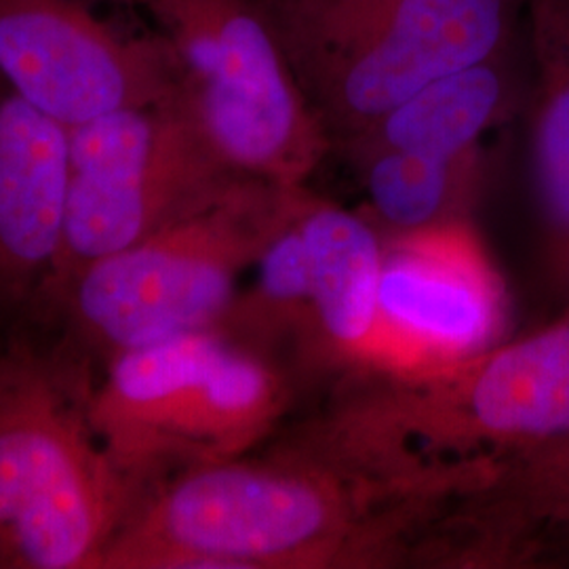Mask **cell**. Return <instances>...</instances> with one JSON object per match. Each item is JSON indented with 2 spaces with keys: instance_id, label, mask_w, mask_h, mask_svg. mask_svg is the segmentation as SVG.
I'll use <instances>...</instances> for the list:
<instances>
[{
  "instance_id": "1",
  "label": "cell",
  "mask_w": 569,
  "mask_h": 569,
  "mask_svg": "<svg viewBox=\"0 0 569 569\" xmlns=\"http://www.w3.org/2000/svg\"><path fill=\"white\" fill-rule=\"evenodd\" d=\"M397 489L300 443L266 458L183 468L146 489L96 569H270L390 559L397 523L373 517Z\"/></svg>"
},
{
  "instance_id": "2",
  "label": "cell",
  "mask_w": 569,
  "mask_h": 569,
  "mask_svg": "<svg viewBox=\"0 0 569 569\" xmlns=\"http://www.w3.org/2000/svg\"><path fill=\"white\" fill-rule=\"evenodd\" d=\"M346 467L407 489L467 491L515 453L569 437V312L427 373H385L315 427Z\"/></svg>"
},
{
  "instance_id": "3",
  "label": "cell",
  "mask_w": 569,
  "mask_h": 569,
  "mask_svg": "<svg viewBox=\"0 0 569 569\" xmlns=\"http://www.w3.org/2000/svg\"><path fill=\"white\" fill-rule=\"evenodd\" d=\"M98 376L63 340L0 346V568L96 569L142 498L91 422Z\"/></svg>"
},
{
  "instance_id": "4",
  "label": "cell",
  "mask_w": 569,
  "mask_h": 569,
  "mask_svg": "<svg viewBox=\"0 0 569 569\" xmlns=\"http://www.w3.org/2000/svg\"><path fill=\"white\" fill-rule=\"evenodd\" d=\"M342 146L449 72L510 51L526 0H260Z\"/></svg>"
},
{
  "instance_id": "5",
  "label": "cell",
  "mask_w": 569,
  "mask_h": 569,
  "mask_svg": "<svg viewBox=\"0 0 569 569\" xmlns=\"http://www.w3.org/2000/svg\"><path fill=\"white\" fill-rule=\"evenodd\" d=\"M241 178L213 201L81 270L42 310L93 366L222 323L239 279L281 224L289 190Z\"/></svg>"
},
{
  "instance_id": "6",
  "label": "cell",
  "mask_w": 569,
  "mask_h": 569,
  "mask_svg": "<svg viewBox=\"0 0 569 569\" xmlns=\"http://www.w3.org/2000/svg\"><path fill=\"white\" fill-rule=\"evenodd\" d=\"M287 407L277 359L211 327L112 357L96 380L91 422L143 496L183 468L249 453Z\"/></svg>"
},
{
  "instance_id": "7",
  "label": "cell",
  "mask_w": 569,
  "mask_h": 569,
  "mask_svg": "<svg viewBox=\"0 0 569 569\" xmlns=\"http://www.w3.org/2000/svg\"><path fill=\"white\" fill-rule=\"evenodd\" d=\"M146 13L178 63V98L237 176L305 186L331 152L260 0H119Z\"/></svg>"
},
{
  "instance_id": "8",
  "label": "cell",
  "mask_w": 569,
  "mask_h": 569,
  "mask_svg": "<svg viewBox=\"0 0 569 569\" xmlns=\"http://www.w3.org/2000/svg\"><path fill=\"white\" fill-rule=\"evenodd\" d=\"M237 180L178 96L70 127L60 251L30 305L47 310L87 266L140 243Z\"/></svg>"
},
{
  "instance_id": "9",
  "label": "cell",
  "mask_w": 569,
  "mask_h": 569,
  "mask_svg": "<svg viewBox=\"0 0 569 569\" xmlns=\"http://www.w3.org/2000/svg\"><path fill=\"white\" fill-rule=\"evenodd\" d=\"M0 77L68 129L180 89L159 32L129 34L84 0H0Z\"/></svg>"
},
{
  "instance_id": "10",
  "label": "cell",
  "mask_w": 569,
  "mask_h": 569,
  "mask_svg": "<svg viewBox=\"0 0 569 569\" xmlns=\"http://www.w3.org/2000/svg\"><path fill=\"white\" fill-rule=\"evenodd\" d=\"M505 284L465 222L388 237L378 289V367L427 373L500 345Z\"/></svg>"
},
{
  "instance_id": "11",
  "label": "cell",
  "mask_w": 569,
  "mask_h": 569,
  "mask_svg": "<svg viewBox=\"0 0 569 569\" xmlns=\"http://www.w3.org/2000/svg\"><path fill=\"white\" fill-rule=\"evenodd\" d=\"M70 129L0 93V305L32 302L60 251Z\"/></svg>"
},
{
  "instance_id": "12",
  "label": "cell",
  "mask_w": 569,
  "mask_h": 569,
  "mask_svg": "<svg viewBox=\"0 0 569 569\" xmlns=\"http://www.w3.org/2000/svg\"><path fill=\"white\" fill-rule=\"evenodd\" d=\"M312 284L315 331L340 363L378 367V289L385 241L367 216L310 194L296 199Z\"/></svg>"
},
{
  "instance_id": "13",
  "label": "cell",
  "mask_w": 569,
  "mask_h": 569,
  "mask_svg": "<svg viewBox=\"0 0 569 569\" xmlns=\"http://www.w3.org/2000/svg\"><path fill=\"white\" fill-rule=\"evenodd\" d=\"M510 51L449 72L369 124L350 142L355 150H399L456 161L479 152V142L502 121L512 102Z\"/></svg>"
},
{
  "instance_id": "14",
  "label": "cell",
  "mask_w": 569,
  "mask_h": 569,
  "mask_svg": "<svg viewBox=\"0 0 569 569\" xmlns=\"http://www.w3.org/2000/svg\"><path fill=\"white\" fill-rule=\"evenodd\" d=\"M536 72L531 176L555 262L569 277V0H526Z\"/></svg>"
},
{
  "instance_id": "15",
  "label": "cell",
  "mask_w": 569,
  "mask_h": 569,
  "mask_svg": "<svg viewBox=\"0 0 569 569\" xmlns=\"http://www.w3.org/2000/svg\"><path fill=\"white\" fill-rule=\"evenodd\" d=\"M477 528L498 557H528L542 536H569V437L502 460L479 491Z\"/></svg>"
},
{
  "instance_id": "16",
  "label": "cell",
  "mask_w": 569,
  "mask_h": 569,
  "mask_svg": "<svg viewBox=\"0 0 569 569\" xmlns=\"http://www.w3.org/2000/svg\"><path fill=\"white\" fill-rule=\"evenodd\" d=\"M366 188L367 216L388 237L465 222L479 178V152L456 161L399 150H355Z\"/></svg>"
},
{
  "instance_id": "17",
  "label": "cell",
  "mask_w": 569,
  "mask_h": 569,
  "mask_svg": "<svg viewBox=\"0 0 569 569\" xmlns=\"http://www.w3.org/2000/svg\"><path fill=\"white\" fill-rule=\"evenodd\" d=\"M298 188L289 190L283 220L256 262V281L239 291L220 329L274 357V345L315 329L312 284L305 237L298 224Z\"/></svg>"
}]
</instances>
